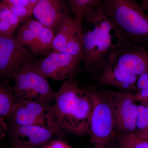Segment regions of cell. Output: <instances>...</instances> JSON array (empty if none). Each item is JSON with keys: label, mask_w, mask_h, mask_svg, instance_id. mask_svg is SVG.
I'll return each mask as SVG.
<instances>
[{"label": "cell", "mask_w": 148, "mask_h": 148, "mask_svg": "<svg viewBox=\"0 0 148 148\" xmlns=\"http://www.w3.org/2000/svg\"><path fill=\"white\" fill-rule=\"evenodd\" d=\"M115 142L117 148H148V139H140L135 133L117 134Z\"/></svg>", "instance_id": "19"}, {"label": "cell", "mask_w": 148, "mask_h": 148, "mask_svg": "<svg viewBox=\"0 0 148 148\" xmlns=\"http://www.w3.org/2000/svg\"><path fill=\"white\" fill-rule=\"evenodd\" d=\"M31 64L22 68L12 78L15 103L34 102L53 105L56 92L51 87L47 79L36 72Z\"/></svg>", "instance_id": "6"}, {"label": "cell", "mask_w": 148, "mask_h": 148, "mask_svg": "<svg viewBox=\"0 0 148 148\" xmlns=\"http://www.w3.org/2000/svg\"><path fill=\"white\" fill-rule=\"evenodd\" d=\"M148 12V0H136Z\"/></svg>", "instance_id": "29"}, {"label": "cell", "mask_w": 148, "mask_h": 148, "mask_svg": "<svg viewBox=\"0 0 148 148\" xmlns=\"http://www.w3.org/2000/svg\"><path fill=\"white\" fill-rule=\"evenodd\" d=\"M52 107L61 132L79 137L88 135L92 99L90 90L81 87L74 77L64 81L56 92Z\"/></svg>", "instance_id": "2"}, {"label": "cell", "mask_w": 148, "mask_h": 148, "mask_svg": "<svg viewBox=\"0 0 148 148\" xmlns=\"http://www.w3.org/2000/svg\"><path fill=\"white\" fill-rule=\"evenodd\" d=\"M113 112L115 131L117 134L135 133L137 116L135 94L129 91L108 90Z\"/></svg>", "instance_id": "10"}, {"label": "cell", "mask_w": 148, "mask_h": 148, "mask_svg": "<svg viewBox=\"0 0 148 148\" xmlns=\"http://www.w3.org/2000/svg\"><path fill=\"white\" fill-rule=\"evenodd\" d=\"M90 92L92 109L88 128L89 142L94 148H108L117 135L110 98L108 90Z\"/></svg>", "instance_id": "5"}, {"label": "cell", "mask_w": 148, "mask_h": 148, "mask_svg": "<svg viewBox=\"0 0 148 148\" xmlns=\"http://www.w3.org/2000/svg\"><path fill=\"white\" fill-rule=\"evenodd\" d=\"M50 49L81 59L83 28L81 21L74 16L65 19L55 32Z\"/></svg>", "instance_id": "11"}, {"label": "cell", "mask_w": 148, "mask_h": 148, "mask_svg": "<svg viewBox=\"0 0 148 148\" xmlns=\"http://www.w3.org/2000/svg\"></svg>", "instance_id": "32"}, {"label": "cell", "mask_w": 148, "mask_h": 148, "mask_svg": "<svg viewBox=\"0 0 148 148\" xmlns=\"http://www.w3.org/2000/svg\"><path fill=\"white\" fill-rule=\"evenodd\" d=\"M135 100L141 103L148 104V79L143 88L135 94Z\"/></svg>", "instance_id": "22"}, {"label": "cell", "mask_w": 148, "mask_h": 148, "mask_svg": "<svg viewBox=\"0 0 148 148\" xmlns=\"http://www.w3.org/2000/svg\"><path fill=\"white\" fill-rule=\"evenodd\" d=\"M7 124L5 121H0V138L7 132Z\"/></svg>", "instance_id": "26"}, {"label": "cell", "mask_w": 148, "mask_h": 148, "mask_svg": "<svg viewBox=\"0 0 148 148\" xmlns=\"http://www.w3.org/2000/svg\"><path fill=\"white\" fill-rule=\"evenodd\" d=\"M38 0H29L31 5L33 7V8H34L35 5L36 4L37 2H38Z\"/></svg>", "instance_id": "30"}, {"label": "cell", "mask_w": 148, "mask_h": 148, "mask_svg": "<svg viewBox=\"0 0 148 148\" xmlns=\"http://www.w3.org/2000/svg\"><path fill=\"white\" fill-rule=\"evenodd\" d=\"M135 134L138 138L142 139H148V126L146 129L137 131Z\"/></svg>", "instance_id": "25"}, {"label": "cell", "mask_w": 148, "mask_h": 148, "mask_svg": "<svg viewBox=\"0 0 148 148\" xmlns=\"http://www.w3.org/2000/svg\"><path fill=\"white\" fill-rule=\"evenodd\" d=\"M5 122L7 124L40 125L51 130L56 135L61 132L56 124L52 105L36 102L16 104Z\"/></svg>", "instance_id": "7"}, {"label": "cell", "mask_w": 148, "mask_h": 148, "mask_svg": "<svg viewBox=\"0 0 148 148\" xmlns=\"http://www.w3.org/2000/svg\"><path fill=\"white\" fill-rule=\"evenodd\" d=\"M1 2H0V5H1Z\"/></svg>", "instance_id": "31"}, {"label": "cell", "mask_w": 148, "mask_h": 148, "mask_svg": "<svg viewBox=\"0 0 148 148\" xmlns=\"http://www.w3.org/2000/svg\"><path fill=\"white\" fill-rule=\"evenodd\" d=\"M10 148H34L31 147H28L21 144V143H18V142H15V141H12V144Z\"/></svg>", "instance_id": "28"}, {"label": "cell", "mask_w": 148, "mask_h": 148, "mask_svg": "<svg viewBox=\"0 0 148 148\" xmlns=\"http://www.w3.org/2000/svg\"><path fill=\"white\" fill-rule=\"evenodd\" d=\"M34 58L16 37H0V80L12 79L22 68L34 62Z\"/></svg>", "instance_id": "9"}, {"label": "cell", "mask_w": 148, "mask_h": 148, "mask_svg": "<svg viewBox=\"0 0 148 148\" xmlns=\"http://www.w3.org/2000/svg\"><path fill=\"white\" fill-rule=\"evenodd\" d=\"M101 0H68L71 12L83 22L86 14L100 3Z\"/></svg>", "instance_id": "18"}, {"label": "cell", "mask_w": 148, "mask_h": 148, "mask_svg": "<svg viewBox=\"0 0 148 148\" xmlns=\"http://www.w3.org/2000/svg\"><path fill=\"white\" fill-rule=\"evenodd\" d=\"M122 43L147 47L148 12L136 0H101Z\"/></svg>", "instance_id": "4"}, {"label": "cell", "mask_w": 148, "mask_h": 148, "mask_svg": "<svg viewBox=\"0 0 148 148\" xmlns=\"http://www.w3.org/2000/svg\"><path fill=\"white\" fill-rule=\"evenodd\" d=\"M8 7L18 17L20 22L25 21L29 16L33 15V11L32 10L19 3Z\"/></svg>", "instance_id": "21"}, {"label": "cell", "mask_w": 148, "mask_h": 148, "mask_svg": "<svg viewBox=\"0 0 148 148\" xmlns=\"http://www.w3.org/2000/svg\"><path fill=\"white\" fill-rule=\"evenodd\" d=\"M44 27L36 19H28L18 27L16 38L22 45L30 47Z\"/></svg>", "instance_id": "15"}, {"label": "cell", "mask_w": 148, "mask_h": 148, "mask_svg": "<svg viewBox=\"0 0 148 148\" xmlns=\"http://www.w3.org/2000/svg\"><path fill=\"white\" fill-rule=\"evenodd\" d=\"M41 148H72L64 141L60 140H53L50 143Z\"/></svg>", "instance_id": "23"}, {"label": "cell", "mask_w": 148, "mask_h": 148, "mask_svg": "<svg viewBox=\"0 0 148 148\" xmlns=\"http://www.w3.org/2000/svg\"><path fill=\"white\" fill-rule=\"evenodd\" d=\"M81 62L79 57L53 50L47 56L30 64L36 72L46 78L64 81L74 77Z\"/></svg>", "instance_id": "8"}, {"label": "cell", "mask_w": 148, "mask_h": 148, "mask_svg": "<svg viewBox=\"0 0 148 148\" xmlns=\"http://www.w3.org/2000/svg\"><path fill=\"white\" fill-rule=\"evenodd\" d=\"M148 126V104L138 105L136 132L146 129Z\"/></svg>", "instance_id": "20"}, {"label": "cell", "mask_w": 148, "mask_h": 148, "mask_svg": "<svg viewBox=\"0 0 148 148\" xmlns=\"http://www.w3.org/2000/svg\"><path fill=\"white\" fill-rule=\"evenodd\" d=\"M7 132L12 141L34 148L46 145L56 135L47 127L34 125L7 124Z\"/></svg>", "instance_id": "13"}, {"label": "cell", "mask_w": 148, "mask_h": 148, "mask_svg": "<svg viewBox=\"0 0 148 148\" xmlns=\"http://www.w3.org/2000/svg\"><path fill=\"white\" fill-rule=\"evenodd\" d=\"M20 23L18 17L7 6L1 2L0 5V37L9 38Z\"/></svg>", "instance_id": "16"}, {"label": "cell", "mask_w": 148, "mask_h": 148, "mask_svg": "<svg viewBox=\"0 0 148 148\" xmlns=\"http://www.w3.org/2000/svg\"><path fill=\"white\" fill-rule=\"evenodd\" d=\"M8 80H0V121H5L16 105L14 96L13 86Z\"/></svg>", "instance_id": "14"}, {"label": "cell", "mask_w": 148, "mask_h": 148, "mask_svg": "<svg viewBox=\"0 0 148 148\" xmlns=\"http://www.w3.org/2000/svg\"><path fill=\"white\" fill-rule=\"evenodd\" d=\"M148 70V47L122 42L109 55L98 79L106 86L130 92L136 90L138 78Z\"/></svg>", "instance_id": "3"}, {"label": "cell", "mask_w": 148, "mask_h": 148, "mask_svg": "<svg viewBox=\"0 0 148 148\" xmlns=\"http://www.w3.org/2000/svg\"><path fill=\"white\" fill-rule=\"evenodd\" d=\"M71 13L66 0H38L33 11L36 20L55 32L62 22L71 16Z\"/></svg>", "instance_id": "12"}, {"label": "cell", "mask_w": 148, "mask_h": 148, "mask_svg": "<svg viewBox=\"0 0 148 148\" xmlns=\"http://www.w3.org/2000/svg\"><path fill=\"white\" fill-rule=\"evenodd\" d=\"M1 2L4 4L10 7L18 3V0H1Z\"/></svg>", "instance_id": "27"}, {"label": "cell", "mask_w": 148, "mask_h": 148, "mask_svg": "<svg viewBox=\"0 0 148 148\" xmlns=\"http://www.w3.org/2000/svg\"><path fill=\"white\" fill-rule=\"evenodd\" d=\"M148 79V70L141 74L138 78L136 84V90L139 92L143 88Z\"/></svg>", "instance_id": "24"}, {"label": "cell", "mask_w": 148, "mask_h": 148, "mask_svg": "<svg viewBox=\"0 0 148 148\" xmlns=\"http://www.w3.org/2000/svg\"><path fill=\"white\" fill-rule=\"evenodd\" d=\"M82 28V62L87 69L100 72L111 52L121 43L120 37L100 3L86 14Z\"/></svg>", "instance_id": "1"}, {"label": "cell", "mask_w": 148, "mask_h": 148, "mask_svg": "<svg viewBox=\"0 0 148 148\" xmlns=\"http://www.w3.org/2000/svg\"><path fill=\"white\" fill-rule=\"evenodd\" d=\"M55 32L53 29L44 27L34 42L30 47L33 54H42L47 49H50Z\"/></svg>", "instance_id": "17"}]
</instances>
